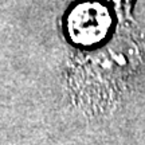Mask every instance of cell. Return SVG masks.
Returning a JSON list of instances; mask_svg holds the SVG:
<instances>
[{"instance_id": "1", "label": "cell", "mask_w": 145, "mask_h": 145, "mask_svg": "<svg viewBox=\"0 0 145 145\" xmlns=\"http://www.w3.org/2000/svg\"><path fill=\"white\" fill-rule=\"evenodd\" d=\"M112 26L109 11L95 1H83L70 12L67 31L71 40L81 46H91L104 39Z\"/></svg>"}]
</instances>
